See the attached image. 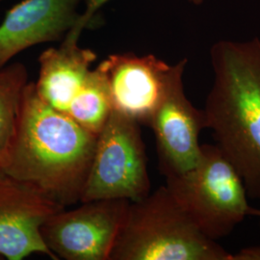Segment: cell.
Wrapping results in <instances>:
<instances>
[{
  "mask_svg": "<svg viewBox=\"0 0 260 260\" xmlns=\"http://www.w3.org/2000/svg\"><path fill=\"white\" fill-rule=\"evenodd\" d=\"M2 1H4V0H0V2H2Z\"/></svg>",
  "mask_w": 260,
  "mask_h": 260,
  "instance_id": "cell-18",
  "label": "cell"
},
{
  "mask_svg": "<svg viewBox=\"0 0 260 260\" xmlns=\"http://www.w3.org/2000/svg\"><path fill=\"white\" fill-rule=\"evenodd\" d=\"M250 216H253V217H256L260 219V208L251 207V210H250Z\"/></svg>",
  "mask_w": 260,
  "mask_h": 260,
  "instance_id": "cell-16",
  "label": "cell"
},
{
  "mask_svg": "<svg viewBox=\"0 0 260 260\" xmlns=\"http://www.w3.org/2000/svg\"><path fill=\"white\" fill-rule=\"evenodd\" d=\"M149 193L148 159L140 123L112 108L98 135L80 203L103 199L136 202Z\"/></svg>",
  "mask_w": 260,
  "mask_h": 260,
  "instance_id": "cell-5",
  "label": "cell"
},
{
  "mask_svg": "<svg viewBox=\"0 0 260 260\" xmlns=\"http://www.w3.org/2000/svg\"><path fill=\"white\" fill-rule=\"evenodd\" d=\"M9 177H7L5 174H4V172L2 171V169L0 168V182H2V181H5V180H7Z\"/></svg>",
  "mask_w": 260,
  "mask_h": 260,
  "instance_id": "cell-17",
  "label": "cell"
},
{
  "mask_svg": "<svg viewBox=\"0 0 260 260\" xmlns=\"http://www.w3.org/2000/svg\"><path fill=\"white\" fill-rule=\"evenodd\" d=\"M112 112V103L103 74L91 70L66 115L90 132L99 135Z\"/></svg>",
  "mask_w": 260,
  "mask_h": 260,
  "instance_id": "cell-12",
  "label": "cell"
},
{
  "mask_svg": "<svg viewBox=\"0 0 260 260\" xmlns=\"http://www.w3.org/2000/svg\"><path fill=\"white\" fill-rule=\"evenodd\" d=\"M202 148L195 167L167 177L166 185L202 233L218 241L250 216L251 206L245 183L231 160L217 145Z\"/></svg>",
  "mask_w": 260,
  "mask_h": 260,
  "instance_id": "cell-4",
  "label": "cell"
},
{
  "mask_svg": "<svg viewBox=\"0 0 260 260\" xmlns=\"http://www.w3.org/2000/svg\"><path fill=\"white\" fill-rule=\"evenodd\" d=\"M96 139L98 135L44 103L35 83L28 82L0 168L11 179L66 208L80 203Z\"/></svg>",
  "mask_w": 260,
  "mask_h": 260,
  "instance_id": "cell-1",
  "label": "cell"
},
{
  "mask_svg": "<svg viewBox=\"0 0 260 260\" xmlns=\"http://www.w3.org/2000/svg\"><path fill=\"white\" fill-rule=\"evenodd\" d=\"M179 64L169 65L153 54L118 53L96 68L107 85L112 108L149 126Z\"/></svg>",
  "mask_w": 260,
  "mask_h": 260,
  "instance_id": "cell-8",
  "label": "cell"
},
{
  "mask_svg": "<svg viewBox=\"0 0 260 260\" xmlns=\"http://www.w3.org/2000/svg\"><path fill=\"white\" fill-rule=\"evenodd\" d=\"M28 82L27 69L21 63H9L0 69V156L13 135Z\"/></svg>",
  "mask_w": 260,
  "mask_h": 260,
  "instance_id": "cell-13",
  "label": "cell"
},
{
  "mask_svg": "<svg viewBox=\"0 0 260 260\" xmlns=\"http://www.w3.org/2000/svg\"><path fill=\"white\" fill-rule=\"evenodd\" d=\"M64 208L28 184L11 178L0 182V255L21 260L40 252L57 260L42 238L41 226Z\"/></svg>",
  "mask_w": 260,
  "mask_h": 260,
  "instance_id": "cell-9",
  "label": "cell"
},
{
  "mask_svg": "<svg viewBox=\"0 0 260 260\" xmlns=\"http://www.w3.org/2000/svg\"><path fill=\"white\" fill-rule=\"evenodd\" d=\"M186 65L187 59L180 60L149 123L156 142L159 170L166 178L192 170L202 156L200 135L205 128V114L186 95Z\"/></svg>",
  "mask_w": 260,
  "mask_h": 260,
  "instance_id": "cell-7",
  "label": "cell"
},
{
  "mask_svg": "<svg viewBox=\"0 0 260 260\" xmlns=\"http://www.w3.org/2000/svg\"><path fill=\"white\" fill-rule=\"evenodd\" d=\"M233 260H260V245L242 249L233 254Z\"/></svg>",
  "mask_w": 260,
  "mask_h": 260,
  "instance_id": "cell-15",
  "label": "cell"
},
{
  "mask_svg": "<svg viewBox=\"0 0 260 260\" xmlns=\"http://www.w3.org/2000/svg\"><path fill=\"white\" fill-rule=\"evenodd\" d=\"M109 260H233L197 226L167 185L130 202Z\"/></svg>",
  "mask_w": 260,
  "mask_h": 260,
  "instance_id": "cell-3",
  "label": "cell"
},
{
  "mask_svg": "<svg viewBox=\"0 0 260 260\" xmlns=\"http://www.w3.org/2000/svg\"><path fill=\"white\" fill-rule=\"evenodd\" d=\"M84 0H22L0 23V69L21 51L64 39L79 19Z\"/></svg>",
  "mask_w": 260,
  "mask_h": 260,
  "instance_id": "cell-10",
  "label": "cell"
},
{
  "mask_svg": "<svg viewBox=\"0 0 260 260\" xmlns=\"http://www.w3.org/2000/svg\"><path fill=\"white\" fill-rule=\"evenodd\" d=\"M108 1L109 0H84L85 9L83 12L80 13L79 19L76 21L75 26L72 28L66 35L75 38V39H79L84 29L89 27L93 23L94 17L98 14L99 10L101 9ZM188 1H190L195 5H200L205 0H188Z\"/></svg>",
  "mask_w": 260,
  "mask_h": 260,
  "instance_id": "cell-14",
  "label": "cell"
},
{
  "mask_svg": "<svg viewBox=\"0 0 260 260\" xmlns=\"http://www.w3.org/2000/svg\"><path fill=\"white\" fill-rule=\"evenodd\" d=\"M213 83L205 101V128L260 200V39L221 40L210 48Z\"/></svg>",
  "mask_w": 260,
  "mask_h": 260,
  "instance_id": "cell-2",
  "label": "cell"
},
{
  "mask_svg": "<svg viewBox=\"0 0 260 260\" xmlns=\"http://www.w3.org/2000/svg\"><path fill=\"white\" fill-rule=\"evenodd\" d=\"M129 203L103 199L64 208L42 224V238L57 259L109 260Z\"/></svg>",
  "mask_w": 260,
  "mask_h": 260,
  "instance_id": "cell-6",
  "label": "cell"
},
{
  "mask_svg": "<svg viewBox=\"0 0 260 260\" xmlns=\"http://www.w3.org/2000/svg\"><path fill=\"white\" fill-rule=\"evenodd\" d=\"M78 41L65 36L60 47L48 48L39 57L40 73L35 83L38 95L47 105L64 114L98 58L92 49L79 47Z\"/></svg>",
  "mask_w": 260,
  "mask_h": 260,
  "instance_id": "cell-11",
  "label": "cell"
}]
</instances>
